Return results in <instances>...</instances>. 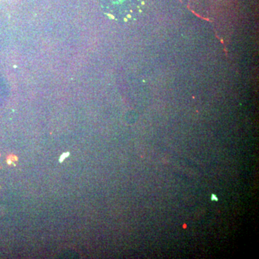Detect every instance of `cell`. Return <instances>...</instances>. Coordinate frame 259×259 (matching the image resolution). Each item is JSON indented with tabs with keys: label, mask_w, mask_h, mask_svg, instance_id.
<instances>
[{
	"label": "cell",
	"mask_w": 259,
	"mask_h": 259,
	"mask_svg": "<svg viewBox=\"0 0 259 259\" xmlns=\"http://www.w3.org/2000/svg\"><path fill=\"white\" fill-rule=\"evenodd\" d=\"M101 9L108 19L119 23H130L141 16L144 0H99Z\"/></svg>",
	"instance_id": "1"
},
{
	"label": "cell",
	"mask_w": 259,
	"mask_h": 259,
	"mask_svg": "<svg viewBox=\"0 0 259 259\" xmlns=\"http://www.w3.org/2000/svg\"><path fill=\"white\" fill-rule=\"evenodd\" d=\"M69 155V153H66V154H65V153H63V155H62V156H61V157L60 161H62V160H63V159H64V158H66V156H68V155Z\"/></svg>",
	"instance_id": "2"
}]
</instances>
